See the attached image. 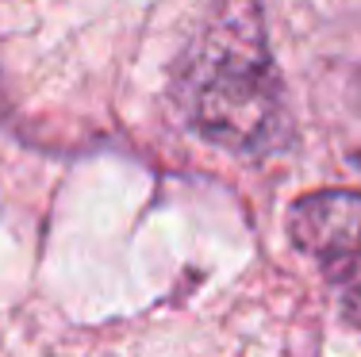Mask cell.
<instances>
[{
  "mask_svg": "<svg viewBox=\"0 0 361 357\" xmlns=\"http://www.w3.org/2000/svg\"><path fill=\"white\" fill-rule=\"evenodd\" d=\"M177 104L188 127L235 154H269L285 139V92L250 0L216 8L177 77Z\"/></svg>",
  "mask_w": 361,
  "mask_h": 357,
  "instance_id": "cell-1",
  "label": "cell"
},
{
  "mask_svg": "<svg viewBox=\"0 0 361 357\" xmlns=\"http://www.w3.org/2000/svg\"><path fill=\"white\" fill-rule=\"evenodd\" d=\"M288 234L334 284L361 300V192L326 189L300 196L288 208Z\"/></svg>",
  "mask_w": 361,
  "mask_h": 357,
  "instance_id": "cell-2",
  "label": "cell"
}]
</instances>
